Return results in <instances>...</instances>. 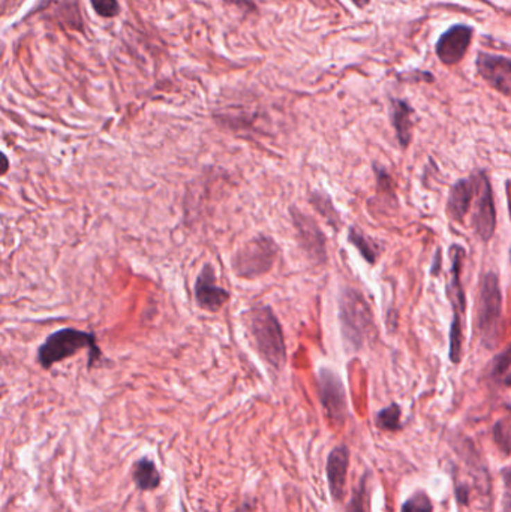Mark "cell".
I'll list each match as a JSON object with an SVG mask.
<instances>
[{"label": "cell", "instance_id": "cell-14", "mask_svg": "<svg viewBox=\"0 0 511 512\" xmlns=\"http://www.w3.org/2000/svg\"><path fill=\"white\" fill-rule=\"evenodd\" d=\"M474 193H476V179H474V175H471L469 179H460L453 184L447 201V213L451 220L463 223L471 210Z\"/></svg>", "mask_w": 511, "mask_h": 512}, {"label": "cell", "instance_id": "cell-5", "mask_svg": "<svg viewBox=\"0 0 511 512\" xmlns=\"http://www.w3.org/2000/svg\"><path fill=\"white\" fill-rule=\"evenodd\" d=\"M279 247L275 240L267 236H258L241 246L231 259V267L234 274L240 279L261 277L270 272L276 263Z\"/></svg>", "mask_w": 511, "mask_h": 512}, {"label": "cell", "instance_id": "cell-21", "mask_svg": "<svg viewBox=\"0 0 511 512\" xmlns=\"http://www.w3.org/2000/svg\"><path fill=\"white\" fill-rule=\"evenodd\" d=\"M367 477L361 478L358 486L352 490L351 499L347 504L345 512H369L366 508V495H367Z\"/></svg>", "mask_w": 511, "mask_h": 512}, {"label": "cell", "instance_id": "cell-16", "mask_svg": "<svg viewBox=\"0 0 511 512\" xmlns=\"http://www.w3.org/2000/svg\"><path fill=\"white\" fill-rule=\"evenodd\" d=\"M132 479L139 490L150 491L161 484V475L150 459H139L132 469Z\"/></svg>", "mask_w": 511, "mask_h": 512}, {"label": "cell", "instance_id": "cell-9", "mask_svg": "<svg viewBox=\"0 0 511 512\" xmlns=\"http://www.w3.org/2000/svg\"><path fill=\"white\" fill-rule=\"evenodd\" d=\"M290 213L297 231V240H299L306 256L318 265L325 264V261H327V238H325L318 223L297 207H291Z\"/></svg>", "mask_w": 511, "mask_h": 512}, {"label": "cell", "instance_id": "cell-7", "mask_svg": "<svg viewBox=\"0 0 511 512\" xmlns=\"http://www.w3.org/2000/svg\"><path fill=\"white\" fill-rule=\"evenodd\" d=\"M476 179V193H474V231L481 241H489L495 234L496 211L494 202V192L485 171L474 174Z\"/></svg>", "mask_w": 511, "mask_h": 512}, {"label": "cell", "instance_id": "cell-22", "mask_svg": "<svg viewBox=\"0 0 511 512\" xmlns=\"http://www.w3.org/2000/svg\"><path fill=\"white\" fill-rule=\"evenodd\" d=\"M402 512H433V506L431 499L426 496V493L417 491L405 502Z\"/></svg>", "mask_w": 511, "mask_h": 512}, {"label": "cell", "instance_id": "cell-13", "mask_svg": "<svg viewBox=\"0 0 511 512\" xmlns=\"http://www.w3.org/2000/svg\"><path fill=\"white\" fill-rule=\"evenodd\" d=\"M349 468V450L347 445H339L333 448L327 457V481L329 490L334 502H342L345 496L347 477Z\"/></svg>", "mask_w": 511, "mask_h": 512}, {"label": "cell", "instance_id": "cell-27", "mask_svg": "<svg viewBox=\"0 0 511 512\" xmlns=\"http://www.w3.org/2000/svg\"><path fill=\"white\" fill-rule=\"evenodd\" d=\"M438 263H441V250H438V252H436V255H435V264L432 265V274H436V272H438V265H436V264H438Z\"/></svg>", "mask_w": 511, "mask_h": 512}, {"label": "cell", "instance_id": "cell-15", "mask_svg": "<svg viewBox=\"0 0 511 512\" xmlns=\"http://www.w3.org/2000/svg\"><path fill=\"white\" fill-rule=\"evenodd\" d=\"M413 114L414 109L408 105L406 100L393 99L392 102V122L396 130L397 141L402 148L410 145L413 139Z\"/></svg>", "mask_w": 511, "mask_h": 512}, {"label": "cell", "instance_id": "cell-24", "mask_svg": "<svg viewBox=\"0 0 511 512\" xmlns=\"http://www.w3.org/2000/svg\"><path fill=\"white\" fill-rule=\"evenodd\" d=\"M494 434H495L496 443L498 445H503L504 452L508 454V443H510L508 441H510V436H508V424H507V420L496 423Z\"/></svg>", "mask_w": 511, "mask_h": 512}, {"label": "cell", "instance_id": "cell-28", "mask_svg": "<svg viewBox=\"0 0 511 512\" xmlns=\"http://www.w3.org/2000/svg\"><path fill=\"white\" fill-rule=\"evenodd\" d=\"M351 2L354 3L357 8H365V6L369 5L370 0H351Z\"/></svg>", "mask_w": 511, "mask_h": 512}, {"label": "cell", "instance_id": "cell-19", "mask_svg": "<svg viewBox=\"0 0 511 512\" xmlns=\"http://www.w3.org/2000/svg\"><path fill=\"white\" fill-rule=\"evenodd\" d=\"M401 406L393 403L384 409H381L376 415V425L381 428V430L386 432H396L399 428L402 427L401 424Z\"/></svg>", "mask_w": 511, "mask_h": 512}, {"label": "cell", "instance_id": "cell-3", "mask_svg": "<svg viewBox=\"0 0 511 512\" xmlns=\"http://www.w3.org/2000/svg\"><path fill=\"white\" fill-rule=\"evenodd\" d=\"M503 328V292L494 272L483 276L477 310V334L483 348L494 351L501 340Z\"/></svg>", "mask_w": 511, "mask_h": 512}, {"label": "cell", "instance_id": "cell-2", "mask_svg": "<svg viewBox=\"0 0 511 512\" xmlns=\"http://www.w3.org/2000/svg\"><path fill=\"white\" fill-rule=\"evenodd\" d=\"M339 321L342 337L349 352L360 351L375 333L370 304L354 288H345L339 297Z\"/></svg>", "mask_w": 511, "mask_h": 512}, {"label": "cell", "instance_id": "cell-17", "mask_svg": "<svg viewBox=\"0 0 511 512\" xmlns=\"http://www.w3.org/2000/svg\"><path fill=\"white\" fill-rule=\"evenodd\" d=\"M348 241L358 250L360 255L363 256L369 264L376 263V259L379 256V249L375 246L374 241H372L370 238H367L358 228H356V227L349 228Z\"/></svg>", "mask_w": 511, "mask_h": 512}, {"label": "cell", "instance_id": "cell-8", "mask_svg": "<svg viewBox=\"0 0 511 512\" xmlns=\"http://www.w3.org/2000/svg\"><path fill=\"white\" fill-rule=\"evenodd\" d=\"M318 394L321 405L334 424H343L348 416V402L345 387L338 373L327 367L318 371Z\"/></svg>", "mask_w": 511, "mask_h": 512}, {"label": "cell", "instance_id": "cell-1", "mask_svg": "<svg viewBox=\"0 0 511 512\" xmlns=\"http://www.w3.org/2000/svg\"><path fill=\"white\" fill-rule=\"evenodd\" d=\"M254 346L268 366L281 370L286 362V346L282 327L270 306H255L241 315Z\"/></svg>", "mask_w": 511, "mask_h": 512}, {"label": "cell", "instance_id": "cell-20", "mask_svg": "<svg viewBox=\"0 0 511 512\" xmlns=\"http://www.w3.org/2000/svg\"><path fill=\"white\" fill-rule=\"evenodd\" d=\"M510 348H507L503 353H499L492 361L490 376L494 378L496 382H503L505 387L510 385Z\"/></svg>", "mask_w": 511, "mask_h": 512}, {"label": "cell", "instance_id": "cell-18", "mask_svg": "<svg viewBox=\"0 0 511 512\" xmlns=\"http://www.w3.org/2000/svg\"><path fill=\"white\" fill-rule=\"evenodd\" d=\"M311 204L315 207L321 216L327 220L330 225H333L334 228H339V213L334 209L331 200L327 197V195L320 193V192H313L311 197Z\"/></svg>", "mask_w": 511, "mask_h": 512}, {"label": "cell", "instance_id": "cell-25", "mask_svg": "<svg viewBox=\"0 0 511 512\" xmlns=\"http://www.w3.org/2000/svg\"><path fill=\"white\" fill-rule=\"evenodd\" d=\"M456 496H458L460 504H465V505L468 504V490H467V487H458Z\"/></svg>", "mask_w": 511, "mask_h": 512}, {"label": "cell", "instance_id": "cell-10", "mask_svg": "<svg viewBox=\"0 0 511 512\" xmlns=\"http://www.w3.org/2000/svg\"><path fill=\"white\" fill-rule=\"evenodd\" d=\"M472 38V27L467 24L451 26L436 42L435 51L444 64H456L467 54Z\"/></svg>", "mask_w": 511, "mask_h": 512}, {"label": "cell", "instance_id": "cell-4", "mask_svg": "<svg viewBox=\"0 0 511 512\" xmlns=\"http://www.w3.org/2000/svg\"><path fill=\"white\" fill-rule=\"evenodd\" d=\"M450 256H451V270H450V282L447 286V294H449L451 309H453V321H451V327H450L449 357L453 364H459L462 360L465 309H467V300H465V291H463V285H462L465 249L460 245H453L450 247Z\"/></svg>", "mask_w": 511, "mask_h": 512}, {"label": "cell", "instance_id": "cell-11", "mask_svg": "<svg viewBox=\"0 0 511 512\" xmlns=\"http://www.w3.org/2000/svg\"><path fill=\"white\" fill-rule=\"evenodd\" d=\"M477 71L490 87H494L504 96L511 93V63L504 55L480 53L477 59Z\"/></svg>", "mask_w": 511, "mask_h": 512}, {"label": "cell", "instance_id": "cell-12", "mask_svg": "<svg viewBox=\"0 0 511 512\" xmlns=\"http://www.w3.org/2000/svg\"><path fill=\"white\" fill-rule=\"evenodd\" d=\"M195 300L201 309L207 312H218L229 300V294L218 285L215 270L210 265H204L195 282Z\"/></svg>", "mask_w": 511, "mask_h": 512}, {"label": "cell", "instance_id": "cell-23", "mask_svg": "<svg viewBox=\"0 0 511 512\" xmlns=\"http://www.w3.org/2000/svg\"><path fill=\"white\" fill-rule=\"evenodd\" d=\"M90 2L101 17H116L120 11L117 0H90Z\"/></svg>", "mask_w": 511, "mask_h": 512}, {"label": "cell", "instance_id": "cell-6", "mask_svg": "<svg viewBox=\"0 0 511 512\" xmlns=\"http://www.w3.org/2000/svg\"><path fill=\"white\" fill-rule=\"evenodd\" d=\"M85 348L92 351V355L99 357L96 339L93 334L76 328H63L53 333L45 340L38 351V360L44 369H50L55 362L67 360Z\"/></svg>", "mask_w": 511, "mask_h": 512}, {"label": "cell", "instance_id": "cell-26", "mask_svg": "<svg viewBox=\"0 0 511 512\" xmlns=\"http://www.w3.org/2000/svg\"><path fill=\"white\" fill-rule=\"evenodd\" d=\"M9 170V161L5 153L0 152V175H3Z\"/></svg>", "mask_w": 511, "mask_h": 512}]
</instances>
